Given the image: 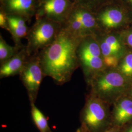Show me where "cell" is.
I'll list each match as a JSON object with an SVG mask.
<instances>
[{"label": "cell", "instance_id": "1", "mask_svg": "<svg viewBox=\"0 0 132 132\" xmlns=\"http://www.w3.org/2000/svg\"><path fill=\"white\" fill-rule=\"evenodd\" d=\"M79 38L62 28L52 44L38 53L45 76L52 78L59 85L69 82L80 67L77 55Z\"/></svg>", "mask_w": 132, "mask_h": 132}, {"label": "cell", "instance_id": "2", "mask_svg": "<svg viewBox=\"0 0 132 132\" xmlns=\"http://www.w3.org/2000/svg\"><path fill=\"white\" fill-rule=\"evenodd\" d=\"M91 94L108 103L127 89V77L121 72L106 68L90 80Z\"/></svg>", "mask_w": 132, "mask_h": 132}, {"label": "cell", "instance_id": "3", "mask_svg": "<svg viewBox=\"0 0 132 132\" xmlns=\"http://www.w3.org/2000/svg\"><path fill=\"white\" fill-rule=\"evenodd\" d=\"M107 103L89 94L80 113L82 132H103L108 129L109 113Z\"/></svg>", "mask_w": 132, "mask_h": 132}, {"label": "cell", "instance_id": "4", "mask_svg": "<svg viewBox=\"0 0 132 132\" xmlns=\"http://www.w3.org/2000/svg\"><path fill=\"white\" fill-rule=\"evenodd\" d=\"M62 28V24L52 20L36 18L35 23L29 29L26 46L29 56L48 47L53 42Z\"/></svg>", "mask_w": 132, "mask_h": 132}, {"label": "cell", "instance_id": "5", "mask_svg": "<svg viewBox=\"0 0 132 132\" xmlns=\"http://www.w3.org/2000/svg\"><path fill=\"white\" fill-rule=\"evenodd\" d=\"M77 55L88 84L95 75L106 68L99 43L95 38L81 39L77 48Z\"/></svg>", "mask_w": 132, "mask_h": 132}, {"label": "cell", "instance_id": "6", "mask_svg": "<svg viewBox=\"0 0 132 132\" xmlns=\"http://www.w3.org/2000/svg\"><path fill=\"white\" fill-rule=\"evenodd\" d=\"M19 76L27 91L29 102L35 103L43 78L45 77L38 53L29 57Z\"/></svg>", "mask_w": 132, "mask_h": 132}, {"label": "cell", "instance_id": "7", "mask_svg": "<svg viewBox=\"0 0 132 132\" xmlns=\"http://www.w3.org/2000/svg\"><path fill=\"white\" fill-rule=\"evenodd\" d=\"M72 0H39L35 18H44L63 24L73 9Z\"/></svg>", "mask_w": 132, "mask_h": 132}, {"label": "cell", "instance_id": "8", "mask_svg": "<svg viewBox=\"0 0 132 132\" xmlns=\"http://www.w3.org/2000/svg\"><path fill=\"white\" fill-rule=\"evenodd\" d=\"M127 11L120 3L105 5L94 13L100 31L117 28L126 18Z\"/></svg>", "mask_w": 132, "mask_h": 132}, {"label": "cell", "instance_id": "9", "mask_svg": "<svg viewBox=\"0 0 132 132\" xmlns=\"http://www.w3.org/2000/svg\"><path fill=\"white\" fill-rule=\"evenodd\" d=\"M39 0H5L0 3V10L7 15L21 16L29 23L35 16Z\"/></svg>", "mask_w": 132, "mask_h": 132}, {"label": "cell", "instance_id": "10", "mask_svg": "<svg viewBox=\"0 0 132 132\" xmlns=\"http://www.w3.org/2000/svg\"><path fill=\"white\" fill-rule=\"evenodd\" d=\"M29 57L26 46H23L14 56L1 64V79L19 75Z\"/></svg>", "mask_w": 132, "mask_h": 132}, {"label": "cell", "instance_id": "11", "mask_svg": "<svg viewBox=\"0 0 132 132\" xmlns=\"http://www.w3.org/2000/svg\"><path fill=\"white\" fill-rule=\"evenodd\" d=\"M7 15V14H6ZM8 30L13 38L15 45L21 47L22 39L27 38L29 29L27 21L23 17L15 15H7Z\"/></svg>", "mask_w": 132, "mask_h": 132}, {"label": "cell", "instance_id": "12", "mask_svg": "<svg viewBox=\"0 0 132 132\" xmlns=\"http://www.w3.org/2000/svg\"><path fill=\"white\" fill-rule=\"evenodd\" d=\"M132 120V99L124 98L117 102L114 109L113 120L118 126Z\"/></svg>", "mask_w": 132, "mask_h": 132}, {"label": "cell", "instance_id": "13", "mask_svg": "<svg viewBox=\"0 0 132 132\" xmlns=\"http://www.w3.org/2000/svg\"><path fill=\"white\" fill-rule=\"evenodd\" d=\"M30 112L33 122L40 132H52L47 118L42 112L36 106L35 103L29 102Z\"/></svg>", "mask_w": 132, "mask_h": 132}, {"label": "cell", "instance_id": "14", "mask_svg": "<svg viewBox=\"0 0 132 132\" xmlns=\"http://www.w3.org/2000/svg\"><path fill=\"white\" fill-rule=\"evenodd\" d=\"M24 46V45H23ZM9 45L0 34V63L2 64L14 56L23 47Z\"/></svg>", "mask_w": 132, "mask_h": 132}, {"label": "cell", "instance_id": "15", "mask_svg": "<svg viewBox=\"0 0 132 132\" xmlns=\"http://www.w3.org/2000/svg\"><path fill=\"white\" fill-rule=\"evenodd\" d=\"M75 4L85 7L94 13L105 5L119 3V0H72Z\"/></svg>", "mask_w": 132, "mask_h": 132}, {"label": "cell", "instance_id": "16", "mask_svg": "<svg viewBox=\"0 0 132 132\" xmlns=\"http://www.w3.org/2000/svg\"><path fill=\"white\" fill-rule=\"evenodd\" d=\"M121 73L127 77H132V53L127 54L124 58L120 67Z\"/></svg>", "mask_w": 132, "mask_h": 132}, {"label": "cell", "instance_id": "17", "mask_svg": "<svg viewBox=\"0 0 132 132\" xmlns=\"http://www.w3.org/2000/svg\"><path fill=\"white\" fill-rule=\"evenodd\" d=\"M104 65L107 68L113 69L118 66V56L110 55L103 57Z\"/></svg>", "mask_w": 132, "mask_h": 132}, {"label": "cell", "instance_id": "18", "mask_svg": "<svg viewBox=\"0 0 132 132\" xmlns=\"http://www.w3.org/2000/svg\"><path fill=\"white\" fill-rule=\"evenodd\" d=\"M0 27L1 28L8 30V21L7 15L2 10H0Z\"/></svg>", "mask_w": 132, "mask_h": 132}, {"label": "cell", "instance_id": "19", "mask_svg": "<svg viewBox=\"0 0 132 132\" xmlns=\"http://www.w3.org/2000/svg\"><path fill=\"white\" fill-rule=\"evenodd\" d=\"M119 2L128 11L132 10V0H119Z\"/></svg>", "mask_w": 132, "mask_h": 132}, {"label": "cell", "instance_id": "20", "mask_svg": "<svg viewBox=\"0 0 132 132\" xmlns=\"http://www.w3.org/2000/svg\"><path fill=\"white\" fill-rule=\"evenodd\" d=\"M127 42L128 44L132 47V32L128 34L127 37Z\"/></svg>", "mask_w": 132, "mask_h": 132}, {"label": "cell", "instance_id": "21", "mask_svg": "<svg viewBox=\"0 0 132 132\" xmlns=\"http://www.w3.org/2000/svg\"><path fill=\"white\" fill-rule=\"evenodd\" d=\"M103 132H118V131L117 129L114 128H112L111 129H108Z\"/></svg>", "mask_w": 132, "mask_h": 132}, {"label": "cell", "instance_id": "22", "mask_svg": "<svg viewBox=\"0 0 132 132\" xmlns=\"http://www.w3.org/2000/svg\"><path fill=\"white\" fill-rule=\"evenodd\" d=\"M126 132H132V126L129 128Z\"/></svg>", "mask_w": 132, "mask_h": 132}, {"label": "cell", "instance_id": "23", "mask_svg": "<svg viewBox=\"0 0 132 132\" xmlns=\"http://www.w3.org/2000/svg\"><path fill=\"white\" fill-rule=\"evenodd\" d=\"M129 13H130V14L132 16V10H129Z\"/></svg>", "mask_w": 132, "mask_h": 132}, {"label": "cell", "instance_id": "24", "mask_svg": "<svg viewBox=\"0 0 132 132\" xmlns=\"http://www.w3.org/2000/svg\"><path fill=\"white\" fill-rule=\"evenodd\" d=\"M76 132H82V131H81V129L79 128V129H78L77 131H76Z\"/></svg>", "mask_w": 132, "mask_h": 132}, {"label": "cell", "instance_id": "25", "mask_svg": "<svg viewBox=\"0 0 132 132\" xmlns=\"http://www.w3.org/2000/svg\"><path fill=\"white\" fill-rule=\"evenodd\" d=\"M4 1H5V0H0V3H2L3 2H4Z\"/></svg>", "mask_w": 132, "mask_h": 132}, {"label": "cell", "instance_id": "26", "mask_svg": "<svg viewBox=\"0 0 132 132\" xmlns=\"http://www.w3.org/2000/svg\"></svg>", "mask_w": 132, "mask_h": 132}]
</instances>
